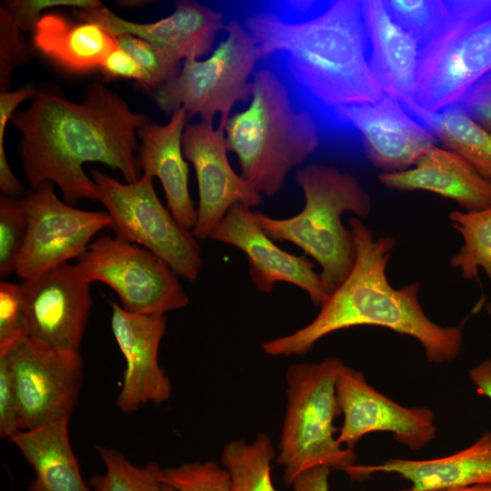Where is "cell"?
<instances>
[{
    "label": "cell",
    "mask_w": 491,
    "mask_h": 491,
    "mask_svg": "<svg viewBox=\"0 0 491 491\" xmlns=\"http://www.w3.org/2000/svg\"><path fill=\"white\" fill-rule=\"evenodd\" d=\"M225 38L205 60L185 59L179 72L152 93L157 106L172 115L184 108L188 118L199 115L225 129L233 106L251 97L250 75L259 59L248 31L236 20L225 28Z\"/></svg>",
    "instance_id": "ba28073f"
},
{
    "label": "cell",
    "mask_w": 491,
    "mask_h": 491,
    "mask_svg": "<svg viewBox=\"0 0 491 491\" xmlns=\"http://www.w3.org/2000/svg\"><path fill=\"white\" fill-rule=\"evenodd\" d=\"M101 2L96 0H12L4 5L13 16L20 30H33L41 12L57 6L85 9L97 6Z\"/></svg>",
    "instance_id": "8d00e7d4"
},
{
    "label": "cell",
    "mask_w": 491,
    "mask_h": 491,
    "mask_svg": "<svg viewBox=\"0 0 491 491\" xmlns=\"http://www.w3.org/2000/svg\"><path fill=\"white\" fill-rule=\"evenodd\" d=\"M487 180L491 183V176Z\"/></svg>",
    "instance_id": "7dc6e473"
},
{
    "label": "cell",
    "mask_w": 491,
    "mask_h": 491,
    "mask_svg": "<svg viewBox=\"0 0 491 491\" xmlns=\"http://www.w3.org/2000/svg\"><path fill=\"white\" fill-rule=\"evenodd\" d=\"M332 111L340 122L358 131L367 159L383 173L411 168L436 145L433 132L386 95L375 104L342 106Z\"/></svg>",
    "instance_id": "e0dca14e"
},
{
    "label": "cell",
    "mask_w": 491,
    "mask_h": 491,
    "mask_svg": "<svg viewBox=\"0 0 491 491\" xmlns=\"http://www.w3.org/2000/svg\"><path fill=\"white\" fill-rule=\"evenodd\" d=\"M437 32L421 47L413 115L456 108L491 73V0L446 1Z\"/></svg>",
    "instance_id": "8992f818"
},
{
    "label": "cell",
    "mask_w": 491,
    "mask_h": 491,
    "mask_svg": "<svg viewBox=\"0 0 491 491\" xmlns=\"http://www.w3.org/2000/svg\"><path fill=\"white\" fill-rule=\"evenodd\" d=\"M346 473L365 479L375 473H395L408 480L409 491H436L491 484V432L453 455L427 460L390 458L378 465H354Z\"/></svg>",
    "instance_id": "603a6c76"
},
{
    "label": "cell",
    "mask_w": 491,
    "mask_h": 491,
    "mask_svg": "<svg viewBox=\"0 0 491 491\" xmlns=\"http://www.w3.org/2000/svg\"><path fill=\"white\" fill-rule=\"evenodd\" d=\"M336 393L343 425L337 442L353 449L368 433L385 431L399 443L418 450L436 435L434 412L426 406H402L370 386L363 371L344 363L336 378Z\"/></svg>",
    "instance_id": "5bb4252c"
},
{
    "label": "cell",
    "mask_w": 491,
    "mask_h": 491,
    "mask_svg": "<svg viewBox=\"0 0 491 491\" xmlns=\"http://www.w3.org/2000/svg\"><path fill=\"white\" fill-rule=\"evenodd\" d=\"M330 468L318 466L299 475L292 483L294 491H329Z\"/></svg>",
    "instance_id": "60d3db41"
},
{
    "label": "cell",
    "mask_w": 491,
    "mask_h": 491,
    "mask_svg": "<svg viewBox=\"0 0 491 491\" xmlns=\"http://www.w3.org/2000/svg\"><path fill=\"white\" fill-rule=\"evenodd\" d=\"M23 431L19 406L5 357L0 356V436L13 437Z\"/></svg>",
    "instance_id": "74e56055"
},
{
    "label": "cell",
    "mask_w": 491,
    "mask_h": 491,
    "mask_svg": "<svg viewBox=\"0 0 491 491\" xmlns=\"http://www.w3.org/2000/svg\"><path fill=\"white\" fill-rule=\"evenodd\" d=\"M449 220L464 240L459 251L450 257V266L469 280L477 278L481 267L491 282V207L474 212L456 210L449 214Z\"/></svg>",
    "instance_id": "83f0119b"
},
{
    "label": "cell",
    "mask_w": 491,
    "mask_h": 491,
    "mask_svg": "<svg viewBox=\"0 0 491 491\" xmlns=\"http://www.w3.org/2000/svg\"><path fill=\"white\" fill-rule=\"evenodd\" d=\"M387 188L428 191L456 202L467 212L491 207V183L459 155L437 145L431 147L411 168L381 173Z\"/></svg>",
    "instance_id": "7402d4cb"
},
{
    "label": "cell",
    "mask_w": 491,
    "mask_h": 491,
    "mask_svg": "<svg viewBox=\"0 0 491 491\" xmlns=\"http://www.w3.org/2000/svg\"><path fill=\"white\" fill-rule=\"evenodd\" d=\"M372 70L385 95L412 115L421 45L384 1H360Z\"/></svg>",
    "instance_id": "ffe728a7"
},
{
    "label": "cell",
    "mask_w": 491,
    "mask_h": 491,
    "mask_svg": "<svg viewBox=\"0 0 491 491\" xmlns=\"http://www.w3.org/2000/svg\"><path fill=\"white\" fill-rule=\"evenodd\" d=\"M111 306L112 331L126 364L116 406L129 414L147 403L160 405L167 401L172 386L158 362L166 316L130 313L115 301Z\"/></svg>",
    "instance_id": "d6986e66"
},
{
    "label": "cell",
    "mask_w": 491,
    "mask_h": 491,
    "mask_svg": "<svg viewBox=\"0 0 491 491\" xmlns=\"http://www.w3.org/2000/svg\"><path fill=\"white\" fill-rule=\"evenodd\" d=\"M288 5L296 15L261 10L244 18L259 58L281 55L292 79L332 110L380 101L360 1Z\"/></svg>",
    "instance_id": "7a4b0ae2"
},
{
    "label": "cell",
    "mask_w": 491,
    "mask_h": 491,
    "mask_svg": "<svg viewBox=\"0 0 491 491\" xmlns=\"http://www.w3.org/2000/svg\"><path fill=\"white\" fill-rule=\"evenodd\" d=\"M69 418L17 433L10 438L33 467L27 491H94L84 482L72 451Z\"/></svg>",
    "instance_id": "d4e9b609"
},
{
    "label": "cell",
    "mask_w": 491,
    "mask_h": 491,
    "mask_svg": "<svg viewBox=\"0 0 491 491\" xmlns=\"http://www.w3.org/2000/svg\"><path fill=\"white\" fill-rule=\"evenodd\" d=\"M251 84L248 107L226 121L225 144L237 156L241 176L271 197L317 148L318 129L309 111L295 109L286 86L272 70H257Z\"/></svg>",
    "instance_id": "277c9868"
},
{
    "label": "cell",
    "mask_w": 491,
    "mask_h": 491,
    "mask_svg": "<svg viewBox=\"0 0 491 491\" xmlns=\"http://www.w3.org/2000/svg\"><path fill=\"white\" fill-rule=\"evenodd\" d=\"M163 482L177 491H231L226 470L213 460L163 468Z\"/></svg>",
    "instance_id": "d6a6232c"
},
{
    "label": "cell",
    "mask_w": 491,
    "mask_h": 491,
    "mask_svg": "<svg viewBox=\"0 0 491 491\" xmlns=\"http://www.w3.org/2000/svg\"><path fill=\"white\" fill-rule=\"evenodd\" d=\"M185 158L195 167L198 185L197 221L192 230L196 239L210 238L215 227L236 203L258 205L261 195L232 168L227 158L225 129L199 122L183 133Z\"/></svg>",
    "instance_id": "9a60e30c"
},
{
    "label": "cell",
    "mask_w": 491,
    "mask_h": 491,
    "mask_svg": "<svg viewBox=\"0 0 491 491\" xmlns=\"http://www.w3.org/2000/svg\"><path fill=\"white\" fill-rule=\"evenodd\" d=\"M91 178L98 201L106 208L115 236L151 251L188 281L202 266L201 249L192 231L184 228L159 200L153 177L143 174L135 183H122L97 169Z\"/></svg>",
    "instance_id": "9c48e42d"
},
{
    "label": "cell",
    "mask_w": 491,
    "mask_h": 491,
    "mask_svg": "<svg viewBox=\"0 0 491 491\" xmlns=\"http://www.w3.org/2000/svg\"><path fill=\"white\" fill-rule=\"evenodd\" d=\"M305 205L297 215L284 219L254 212L258 226L273 240L291 242L321 266V276L333 291L347 277L356 260L351 229L341 217L352 212L367 216L371 200L357 179L349 173L319 164L306 165L296 174Z\"/></svg>",
    "instance_id": "5b68a950"
},
{
    "label": "cell",
    "mask_w": 491,
    "mask_h": 491,
    "mask_svg": "<svg viewBox=\"0 0 491 491\" xmlns=\"http://www.w3.org/2000/svg\"><path fill=\"white\" fill-rule=\"evenodd\" d=\"M446 149L459 155L486 179L491 176V134L457 108L423 121Z\"/></svg>",
    "instance_id": "484cf974"
},
{
    "label": "cell",
    "mask_w": 491,
    "mask_h": 491,
    "mask_svg": "<svg viewBox=\"0 0 491 491\" xmlns=\"http://www.w3.org/2000/svg\"><path fill=\"white\" fill-rule=\"evenodd\" d=\"M456 108L466 114L491 134V73L475 85Z\"/></svg>",
    "instance_id": "f35d334b"
},
{
    "label": "cell",
    "mask_w": 491,
    "mask_h": 491,
    "mask_svg": "<svg viewBox=\"0 0 491 491\" xmlns=\"http://www.w3.org/2000/svg\"><path fill=\"white\" fill-rule=\"evenodd\" d=\"M188 115L180 108L169 122L159 125L148 120L139 130L140 145L136 155L143 174L156 176L164 188L168 209L184 228L192 231L197 221L188 190V165L182 138Z\"/></svg>",
    "instance_id": "44dd1931"
},
{
    "label": "cell",
    "mask_w": 491,
    "mask_h": 491,
    "mask_svg": "<svg viewBox=\"0 0 491 491\" xmlns=\"http://www.w3.org/2000/svg\"><path fill=\"white\" fill-rule=\"evenodd\" d=\"M35 89L29 85H24L15 91H4L0 93V188L5 192L16 190L21 181L14 175L6 159L5 150V132L7 122L11 120L15 108L24 101L35 98Z\"/></svg>",
    "instance_id": "d590c367"
},
{
    "label": "cell",
    "mask_w": 491,
    "mask_h": 491,
    "mask_svg": "<svg viewBox=\"0 0 491 491\" xmlns=\"http://www.w3.org/2000/svg\"><path fill=\"white\" fill-rule=\"evenodd\" d=\"M76 265L91 283L111 287L127 312L165 316L188 304L176 273L165 261L115 236L102 235L91 242Z\"/></svg>",
    "instance_id": "30bf717a"
},
{
    "label": "cell",
    "mask_w": 491,
    "mask_h": 491,
    "mask_svg": "<svg viewBox=\"0 0 491 491\" xmlns=\"http://www.w3.org/2000/svg\"><path fill=\"white\" fill-rule=\"evenodd\" d=\"M402 491H409V489H405V490H402Z\"/></svg>",
    "instance_id": "c3c4849f"
},
{
    "label": "cell",
    "mask_w": 491,
    "mask_h": 491,
    "mask_svg": "<svg viewBox=\"0 0 491 491\" xmlns=\"http://www.w3.org/2000/svg\"><path fill=\"white\" fill-rule=\"evenodd\" d=\"M342 364L336 357H327L287 368L286 412L276 456V463L284 467V482L287 485L315 467L346 472L356 465V452L337 442L334 426L341 414L336 378Z\"/></svg>",
    "instance_id": "52a82bcc"
},
{
    "label": "cell",
    "mask_w": 491,
    "mask_h": 491,
    "mask_svg": "<svg viewBox=\"0 0 491 491\" xmlns=\"http://www.w3.org/2000/svg\"><path fill=\"white\" fill-rule=\"evenodd\" d=\"M27 218L21 203L5 195L0 197V276L7 277L15 267L27 235Z\"/></svg>",
    "instance_id": "4dcf8cb0"
},
{
    "label": "cell",
    "mask_w": 491,
    "mask_h": 491,
    "mask_svg": "<svg viewBox=\"0 0 491 491\" xmlns=\"http://www.w3.org/2000/svg\"><path fill=\"white\" fill-rule=\"evenodd\" d=\"M20 285L0 283V356L27 339Z\"/></svg>",
    "instance_id": "836d02e7"
},
{
    "label": "cell",
    "mask_w": 491,
    "mask_h": 491,
    "mask_svg": "<svg viewBox=\"0 0 491 491\" xmlns=\"http://www.w3.org/2000/svg\"><path fill=\"white\" fill-rule=\"evenodd\" d=\"M174 7L170 15L152 23L125 20L102 3L76 9L75 15L115 36L128 34L141 38L179 62L209 54L218 33L225 28L223 14L195 1H176Z\"/></svg>",
    "instance_id": "ac0fdd59"
},
{
    "label": "cell",
    "mask_w": 491,
    "mask_h": 491,
    "mask_svg": "<svg viewBox=\"0 0 491 491\" xmlns=\"http://www.w3.org/2000/svg\"><path fill=\"white\" fill-rule=\"evenodd\" d=\"M210 238L246 255L251 281L263 293L271 292L278 282L290 283L305 290L314 306H321L332 292L311 260L278 247L258 226L250 207L242 203L230 207Z\"/></svg>",
    "instance_id": "2e32d148"
},
{
    "label": "cell",
    "mask_w": 491,
    "mask_h": 491,
    "mask_svg": "<svg viewBox=\"0 0 491 491\" xmlns=\"http://www.w3.org/2000/svg\"><path fill=\"white\" fill-rule=\"evenodd\" d=\"M276 457L270 437L259 433L252 442L235 439L221 453L220 465L226 470L231 491H276L271 479Z\"/></svg>",
    "instance_id": "4316f807"
},
{
    "label": "cell",
    "mask_w": 491,
    "mask_h": 491,
    "mask_svg": "<svg viewBox=\"0 0 491 491\" xmlns=\"http://www.w3.org/2000/svg\"><path fill=\"white\" fill-rule=\"evenodd\" d=\"M161 491H177V490H175V488H173L172 486L164 484Z\"/></svg>",
    "instance_id": "f6af8a7d"
},
{
    "label": "cell",
    "mask_w": 491,
    "mask_h": 491,
    "mask_svg": "<svg viewBox=\"0 0 491 491\" xmlns=\"http://www.w3.org/2000/svg\"><path fill=\"white\" fill-rule=\"evenodd\" d=\"M4 357L23 431L70 417L84 378L78 352L52 348L27 338Z\"/></svg>",
    "instance_id": "8fae6325"
},
{
    "label": "cell",
    "mask_w": 491,
    "mask_h": 491,
    "mask_svg": "<svg viewBox=\"0 0 491 491\" xmlns=\"http://www.w3.org/2000/svg\"><path fill=\"white\" fill-rule=\"evenodd\" d=\"M436 491H491V484L446 488Z\"/></svg>",
    "instance_id": "7bdbcfd3"
},
{
    "label": "cell",
    "mask_w": 491,
    "mask_h": 491,
    "mask_svg": "<svg viewBox=\"0 0 491 491\" xmlns=\"http://www.w3.org/2000/svg\"><path fill=\"white\" fill-rule=\"evenodd\" d=\"M119 5L121 6H128V7H135V6H142L144 4H150V1H118Z\"/></svg>",
    "instance_id": "ee69618b"
},
{
    "label": "cell",
    "mask_w": 491,
    "mask_h": 491,
    "mask_svg": "<svg viewBox=\"0 0 491 491\" xmlns=\"http://www.w3.org/2000/svg\"><path fill=\"white\" fill-rule=\"evenodd\" d=\"M105 473L90 479L94 491H161L163 467L156 463L136 466L118 450L97 446Z\"/></svg>",
    "instance_id": "f1b7e54d"
},
{
    "label": "cell",
    "mask_w": 491,
    "mask_h": 491,
    "mask_svg": "<svg viewBox=\"0 0 491 491\" xmlns=\"http://www.w3.org/2000/svg\"><path fill=\"white\" fill-rule=\"evenodd\" d=\"M99 70L107 77L134 79L139 85L145 80V75L141 67L119 47L113 50L104 59Z\"/></svg>",
    "instance_id": "ab89813d"
},
{
    "label": "cell",
    "mask_w": 491,
    "mask_h": 491,
    "mask_svg": "<svg viewBox=\"0 0 491 491\" xmlns=\"http://www.w3.org/2000/svg\"><path fill=\"white\" fill-rule=\"evenodd\" d=\"M25 59L20 28L4 5H0V89L7 91L13 71Z\"/></svg>",
    "instance_id": "e575fe53"
},
{
    "label": "cell",
    "mask_w": 491,
    "mask_h": 491,
    "mask_svg": "<svg viewBox=\"0 0 491 491\" xmlns=\"http://www.w3.org/2000/svg\"><path fill=\"white\" fill-rule=\"evenodd\" d=\"M486 313L490 316L491 317V302L488 303L486 306Z\"/></svg>",
    "instance_id": "bcb514c9"
},
{
    "label": "cell",
    "mask_w": 491,
    "mask_h": 491,
    "mask_svg": "<svg viewBox=\"0 0 491 491\" xmlns=\"http://www.w3.org/2000/svg\"><path fill=\"white\" fill-rule=\"evenodd\" d=\"M21 203L27 218L26 239L15 274L23 280L79 258L102 229L110 226L105 211H85L60 200L46 182Z\"/></svg>",
    "instance_id": "7c38bea8"
},
{
    "label": "cell",
    "mask_w": 491,
    "mask_h": 491,
    "mask_svg": "<svg viewBox=\"0 0 491 491\" xmlns=\"http://www.w3.org/2000/svg\"><path fill=\"white\" fill-rule=\"evenodd\" d=\"M11 120L21 133L19 154L32 190L50 182L70 205L98 201L97 186L84 171L89 162L119 170L126 183L141 177L135 152L138 130L149 118L101 81L87 87L80 103L41 91Z\"/></svg>",
    "instance_id": "6da1fadb"
},
{
    "label": "cell",
    "mask_w": 491,
    "mask_h": 491,
    "mask_svg": "<svg viewBox=\"0 0 491 491\" xmlns=\"http://www.w3.org/2000/svg\"><path fill=\"white\" fill-rule=\"evenodd\" d=\"M469 378L480 395L491 399V357L474 366Z\"/></svg>",
    "instance_id": "b9f144b4"
},
{
    "label": "cell",
    "mask_w": 491,
    "mask_h": 491,
    "mask_svg": "<svg viewBox=\"0 0 491 491\" xmlns=\"http://www.w3.org/2000/svg\"><path fill=\"white\" fill-rule=\"evenodd\" d=\"M395 18L420 43L426 45L437 32L446 14V1H384Z\"/></svg>",
    "instance_id": "1f68e13d"
},
{
    "label": "cell",
    "mask_w": 491,
    "mask_h": 491,
    "mask_svg": "<svg viewBox=\"0 0 491 491\" xmlns=\"http://www.w3.org/2000/svg\"><path fill=\"white\" fill-rule=\"evenodd\" d=\"M35 47L60 67L74 73L100 69L118 47L115 36L89 22L75 23L58 13H46L33 29Z\"/></svg>",
    "instance_id": "cb8c5ba5"
},
{
    "label": "cell",
    "mask_w": 491,
    "mask_h": 491,
    "mask_svg": "<svg viewBox=\"0 0 491 491\" xmlns=\"http://www.w3.org/2000/svg\"><path fill=\"white\" fill-rule=\"evenodd\" d=\"M356 260L347 277L335 288L314 320L289 335L262 344L271 356H303L324 336L358 326H376L409 336L423 346L426 360L443 364L456 358L462 347V326H442L425 313L418 283L392 286L386 267L396 246L391 236L375 238L358 217L348 220Z\"/></svg>",
    "instance_id": "3957f363"
},
{
    "label": "cell",
    "mask_w": 491,
    "mask_h": 491,
    "mask_svg": "<svg viewBox=\"0 0 491 491\" xmlns=\"http://www.w3.org/2000/svg\"><path fill=\"white\" fill-rule=\"evenodd\" d=\"M117 45L141 67L145 80L140 85L153 92L175 75L180 62L152 44L128 34L115 35Z\"/></svg>",
    "instance_id": "f546056e"
},
{
    "label": "cell",
    "mask_w": 491,
    "mask_h": 491,
    "mask_svg": "<svg viewBox=\"0 0 491 491\" xmlns=\"http://www.w3.org/2000/svg\"><path fill=\"white\" fill-rule=\"evenodd\" d=\"M27 337L52 348L78 352L93 305L91 282L65 263L20 284Z\"/></svg>",
    "instance_id": "4fadbf2b"
}]
</instances>
